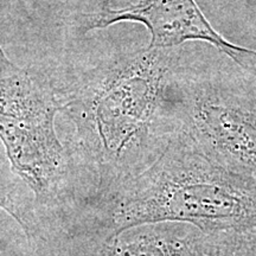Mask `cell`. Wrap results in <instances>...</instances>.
<instances>
[{"mask_svg":"<svg viewBox=\"0 0 256 256\" xmlns=\"http://www.w3.org/2000/svg\"><path fill=\"white\" fill-rule=\"evenodd\" d=\"M17 70H19V66H16V64L8 58V55L5 54V51L2 50V46H0V76L11 75V74L16 72Z\"/></svg>","mask_w":256,"mask_h":256,"instance_id":"9c48e42d","label":"cell"},{"mask_svg":"<svg viewBox=\"0 0 256 256\" xmlns=\"http://www.w3.org/2000/svg\"><path fill=\"white\" fill-rule=\"evenodd\" d=\"M60 110V86L48 76L30 68L0 76V142L43 218L66 202L75 168L57 136Z\"/></svg>","mask_w":256,"mask_h":256,"instance_id":"3957f363","label":"cell"},{"mask_svg":"<svg viewBox=\"0 0 256 256\" xmlns=\"http://www.w3.org/2000/svg\"><path fill=\"white\" fill-rule=\"evenodd\" d=\"M112 0H88L90 12H100L110 8Z\"/></svg>","mask_w":256,"mask_h":256,"instance_id":"30bf717a","label":"cell"},{"mask_svg":"<svg viewBox=\"0 0 256 256\" xmlns=\"http://www.w3.org/2000/svg\"><path fill=\"white\" fill-rule=\"evenodd\" d=\"M178 60L174 49L146 46L60 86V113L72 124L70 154L90 176L95 203L142 174L177 134Z\"/></svg>","mask_w":256,"mask_h":256,"instance_id":"6da1fadb","label":"cell"},{"mask_svg":"<svg viewBox=\"0 0 256 256\" xmlns=\"http://www.w3.org/2000/svg\"><path fill=\"white\" fill-rule=\"evenodd\" d=\"M174 104L178 132L214 162L256 184V90L178 72Z\"/></svg>","mask_w":256,"mask_h":256,"instance_id":"277c9868","label":"cell"},{"mask_svg":"<svg viewBox=\"0 0 256 256\" xmlns=\"http://www.w3.org/2000/svg\"><path fill=\"white\" fill-rule=\"evenodd\" d=\"M204 256H256V230L206 235Z\"/></svg>","mask_w":256,"mask_h":256,"instance_id":"ba28073f","label":"cell"},{"mask_svg":"<svg viewBox=\"0 0 256 256\" xmlns=\"http://www.w3.org/2000/svg\"><path fill=\"white\" fill-rule=\"evenodd\" d=\"M122 22L145 25L150 48L176 49L188 40L208 42L246 72L256 74V51L226 40L209 23L196 0H140L120 10L83 12L76 17V28L87 34Z\"/></svg>","mask_w":256,"mask_h":256,"instance_id":"5b68a950","label":"cell"},{"mask_svg":"<svg viewBox=\"0 0 256 256\" xmlns=\"http://www.w3.org/2000/svg\"><path fill=\"white\" fill-rule=\"evenodd\" d=\"M0 209L16 220L30 241L40 235L43 217L32 192L18 177L0 174Z\"/></svg>","mask_w":256,"mask_h":256,"instance_id":"52a82bcc","label":"cell"},{"mask_svg":"<svg viewBox=\"0 0 256 256\" xmlns=\"http://www.w3.org/2000/svg\"><path fill=\"white\" fill-rule=\"evenodd\" d=\"M206 234L182 222L134 226L95 243L88 256H204Z\"/></svg>","mask_w":256,"mask_h":256,"instance_id":"8992f818","label":"cell"},{"mask_svg":"<svg viewBox=\"0 0 256 256\" xmlns=\"http://www.w3.org/2000/svg\"><path fill=\"white\" fill-rule=\"evenodd\" d=\"M100 240L134 226L182 222L206 235L256 230V184L208 158L180 132L142 174L96 202Z\"/></svg>","mask_w":256,"mask_h":256,"instance_id":"7a4b0ae2","label":"cell"}]
</instances>
